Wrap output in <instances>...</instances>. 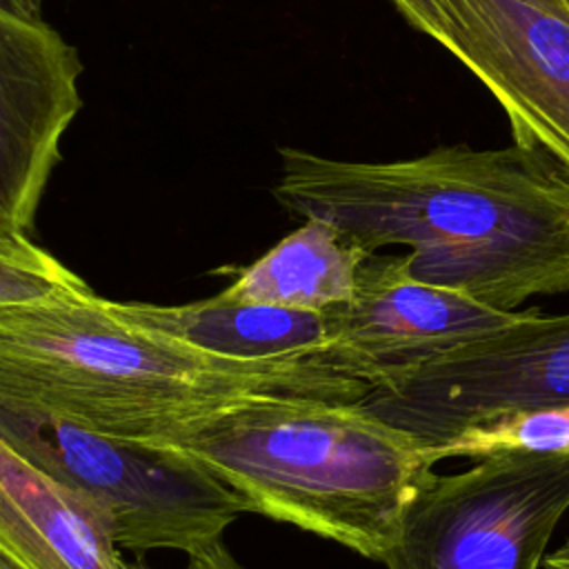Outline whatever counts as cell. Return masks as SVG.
<instances>
[{"mask_svg": "<svg viewBox=\"0 0 569 569\" xmlns=\"http://www.w3.org/2000/svg\"><path fill=\"white\" fill-rule=\"evenodd\" d=\"M449 53L500 102L513 140L569 169V0H447Z\"/></svg>", "mask_w": 569, "mask_h": 569, "instance_id": "8", "label": "cell"}, {"mask_svg": "<svg viewBox=\"0 0 569 569\" xmlns=\"http://www.w3.org/2000/svg\"><path fill=\"white\" fill-rule=\"evenodd\" d=\"M391 2L411 27L433 38L449 51L451 18L447 11V0H391Z\"/></svg>", "mask_w": 569, "mask_h": 569, "instance_id": "15", "label": "cell"}, {"mask_svg": "<svg viewBox=\"0 0 569 569\" xmlns=\"http://www.w3.org/2000/svg\"><path fill=\"white\" fill-rule=\"evenodd\" d=\"M111 307L133 325L233 360L309 358L331 338L325 311L238 302L224 293L171 307L116 300Z\"/></svg>", "mask_w": 569, "mask_h": 569, "instance_id": "11", "label": "cell"}, {"mask_svg": "<svg viewBox=\"0 0 569 569\" xmlns=\"http://www.w3.org/2000/svg\"><path fill=\"white\" fill-rule=\"evenodd\" d=\"M78 51L42 18L0 7V213L29 233L82 107Z\"/></svg>", "mask_w": 569, "mask_h": 569, "instance_id": "9", "label": "cell"}, {"mask_svg": "<svg viewBox=\"0 0 569 569\" xmlns=\"http://www.w3.org/2000/svg\"><path fill=\"white\" fill-rule=\"evenodd\" d=\"M0 436L84 498L113 540L138 556H187L220 540L242 502L196 462L144 442L89 431L62 416L0 396Z\"/></svg>", "mask_w": 569, "mask_h": 569, "instance_id": "4", "label": "cell"}, {"mask_svg": "<svg viewBox=\"0 0 569 569\" xmlns=\"http://www.w3.org/2000/svg\"><path fill=\"white\" fill-rule=\"evenodd\" d=\"M0 549L20 569H122L104 518L0 436Z\"/></svg>", "mask_w": 569, "mask_h": 569, "instance_id": "10", "label": "cell"}, {"mask_svg": "<svg viewBox=\"0 0 569 569\" xmlns=\"http://www.w3.org/2000/svg\"><path fill=\"white\" fill-rule=\"evenodd\" d=\"M360 407L429 451L476 427L569 407V313L527 309L396 385L371 389Z\"/></svg>", "mask_w": 569, "mask_h": 569, "instance_id": "6", "label": "cell"}, {"mask_svg": "<svg viewBox=\"0 0 569 569\" xmlns=\"http://www.w3.org/2000/svg\"><path fill=\"white\" fill-rule=\"evenodd\" d=\"M256 393L360 402L369 387L316 356L233 360L200 351L120 318L89 287L0 307V396L89 431L149 442Z\"/></svg>", "mask_w": 569, "mask_h": 569, "instance_id": "2", "label": "cell"}, {"mask_svg": "<svg viewBox=\"0 0 569 569\" xmlns=\"http://www.w3.org/2000/svg\"><path fill=\"white\" fill-rule=\"evenodd\" d=\"M278 202L365 251L409 247V271L487 307L518 311L569 291V169L542 147H438L389 162L280 149Z\"/></svg>", "mask_w": 569, "mask_h": 569, "instance_id": "1", "label": "cell"}, {"mask_svg": "<svg viewBox=\"0 0 569 569\" xmlns=\"http://www.w3.org/2000/svg\"><path fill=\"white\" fill-rule=\"evenodd\" d=\"M0 569H20V567L0 549Z\"/></svg>", "mask_w": 569, "mask_h": 569, "instance_id": "20", "label": "cell"}, {"mask_svg": "<svg viewBox=\"0 0 569 569\" xmlns=\"http://www.w3.org/2000/svg\"><path fill=\"white\" fill-rule=\"evenodd\" d=\"M9 233H22V231L13 229V224L0 213V236H9Z\"/></svg>", "mask_w": 569, "mask_h": 569, "instance_id": "19", "label": "cell"}, {"mask_svg": "<svg viewBox=\"0 0 569 569\" xmlns=\"http://www.w3.org/2000/svg\"><path fill=\"white\" fill-rule=\"evenodd\" d=\"M220 480L244 507L382 562L433 471L429 447L360 402L256 393L144 442Z\"/></svg>", "mask_w": 569, "mask_h": 569, "instance_id": "3", "label": "cell"}, {"mask_svg": "<svg viewBox=\"0 0 569 569\" xmlns=\"http://www.w3.org/2000/svg\"><path fill=\"white\" fill-rule=\"evenodd\" d=\"M569 511V453L505 449L429 471L382 558L387 569H538Z\"/></svg>", "mask_w": 569, "mask_h": 569, "instance_id": "5", "label": "cell"}, {"mask_svg": "<svg viewBox=\"0 0 569 569\" xmlns=\"http://www.w3.org/2000/svg\"><path fill=\"white\" fill-rule=\"evenodd\" d=\"M40 2L42 0H0V7L20 18L40 20Z\"/></svg>", "mask_w": 569, "mask_h": 569, "instance_id": "17", "label": "cell"}, {"mask_svg": "<svg viewBox=\"0 0 569 569\" xmlns=\"http://www.w3.org/2000/svg\"><path fill=\"white\" fill-rule=\"evenodd\" d=\"M367 256L369 251L336 227L309 218L247 267L222 293L238 302L327 311L351 300Z\"/></svg>", "mask_w": 569, "mask_h": 569, "instance_id": "12", "label": "cell"}, {"mask_svg": "<svg viewBox=\"0 0 569 569\" xmlns=\"http://www.w3.org/2000/svg\"><path fill=\"white\" fill-rule=\"evenodd\" d=\"M122 569H151V567H144V565H133V562H124ZM182 569H244L236 558L233 553L224 547L222 538L189 553V560Z\"/></svg>", "mask_w": 569, "mask_h": 569, "instance_id": "16", "label": "cell"}, {"mask_svg": "<svg viewBox=\"0 0 569 569\" xmlns=\"http://www.w3.org/2000/svg\"><path fill=\"white\" fill-rule=\"evenodd\" d=\"M89 284L29 240V233L0 236V307L24 305L80 291Z\"/></svg>", "mask_w": 569, "mask_h": 569, "instance_id": "14", "label": "cell"}, {"mask_svg": "<svg viewBox=\"0 0 569 569\" xmlns=\"http://www.w3.org/2000/svg\"><path fill=\"white\" fill-rule=\"evenodd\" d=\"M505 449H527L545 453H569V407L520 413L493 425L476 427L431 451V460L482 458Z\"/></svg>", "mask_w": 569, "mask_h": 569, "instance_id": "13", "label": "cell"}, {"mask_svg": "<svg viewBox=\"0 0 569 569\" xmlns=\"http://www.w3.org/2000/svg\"><path fill=\"white\" fill-rule=\"evenodd\" d=\"M545 569H569V540H565L558 549L551 553H545L542 558Z\"/></svg>", "mask_w": 569, "mask_h": 569, "instance_id": "18", "label": "cell"}, {"mask_svg": "<svg viewBox=\"0 0 569 569\" xmlns=\"http://www.w3.org/2000/svg\"><path fill=\"white\" fill-rule=\"evenodd\" d=\"M325 313L331 338L316 358L371 391L396 385L522 311L493 309L422 282L409 271L407 256L369 253L358 269L351 300Z\"/></svg>", "mask_w": 569, "mask_h": 569, "instance_id": "7", "label": "cell"}]
</instances>
